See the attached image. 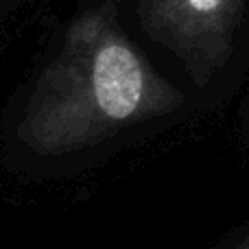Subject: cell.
Segmentation results:
<instances>
[{
	"mask_svg": "<svg viewBox=\"0 0 249 249\" xmlns=\"http://www.w3.org/2000/svg\"><path fill=\"white\" fill-rule=\"evenodd\" d=\"M184 94L124 35L114 0L81 13L44 68L18 124L37 155L94 146L136 124L171 116Z\"/></svg>",
	"mask_w": 249,
	"mask_h": 249,
	"instance_id": "cell-1",
	"label": "cell"
},
{
	"mask_svg": "<svg viewBox=\"0 0 249 249\" xmlns=\"http://www.w3.org/2000/svg\"><path fill=\"white\" fill-rule=\"evenodd\" d=\"M247 0H138V20L153 42L177 57L195 86L223 70Z\"/></svg>",
	"mask_w": 249,
	"mask_h": 249,
	"instance_id": "cell-2",
	"label": "cell"
},
{
	"mask_svg": "<svg viewBox=\"0 0 249 249\" xmlns=\"http://www.w3.org/2000/svg\"><path fill=\"white\" fill-rule=\"evenodd\" d=\"M234 249H249V236H245V238H243V241L238 243V245L234 247Z\"/></svg>",
	"mask_w": 249,
	"mask_h": 249,
	"instance_id": "cell-3",
	"label": "cell"
}]
</instances>
